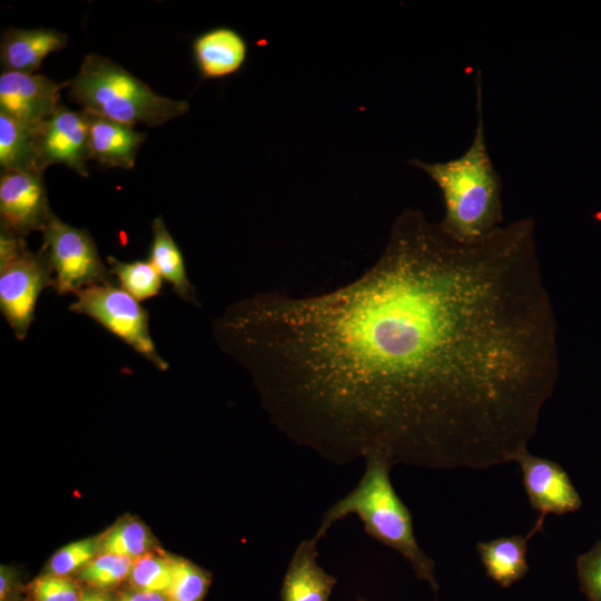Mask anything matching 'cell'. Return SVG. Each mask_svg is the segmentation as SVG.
<instances>
[{
	"label": "cell",
	"instance_id": "cell-27",
	"mask_svg": "<svg viewBox=\"0 0 601 601\" xmlns=\"http://www.w3.org/2000/svg\"><path fill=\"white\" fill-rule=\"evenodd\" d=\"M12 591H13V574L9 568L1 565L0 601H9Z\"/></svg>",
	"mask_w": 601,
	"mask_h": 601
},
{
	"label": "cell",
	"instance_id": "cell-8",
	"mask_svg": "<svg viewBox=\"0 0 601 601\" xmlns=\"http://www.w3.org/2000/svg\"><path fill=\"white\" fill-rule=\"evenodd\" d=\"M51 213L41 173L1 171V229L26 238L42 231Z\"/></svg>",
	"mask_w": 601,
	"mask_h": 601
},
{
	"label": "cell",
	"instance_id": "cell-30",
	"mask_svg": "<svg viewBox=\"0 0 601 601\" xmlns=\"http://www.w3.org/2000/svg\"><path fill=\"white\" fill-rule=\"evenodd\" d=\"M358 601H367V600H365V599H363V598H358Z\"/></svg>",
	"mask_w": 601,
	"mask_h": 601
},
{
	"label": "cell",
	"instance_id": "cell-10",
	"mask_svg": "<svg viewBox=\"0 0 601 601\" xmlns=\"http://www.w3.org/2000/svg\"><path fill=\"white\" fill-rule=\"evenodd\" d=\"M515 463L520 465L529 502L540 513V520L544 521L548 514L561 515L580 509L581 497L558 463L532 455L529 450L522 452Z\"/></svg>",
	"mask_w": 601,
	"mask_h": 601
},
{
	"label": "cell",
	"instance_id": "cell-3",
	"mask_svg": "<svg viewBox=\"0 0 601 601\" xmlns=\"http://www.w3.org/2000/svg\"><path fill=\"white\" fill-rule=\"evenodd\" d=\"M365 471L357 485L325 511L315 538L321 540L339 520L356 515L368 535L400 553L418 580L440 589L435 562L421 549L413 528L412 513L397 495L392 481L394 466L386 457L372 454L365 459Z\"/></svg>",
	"mask_w": 601,
	"mask_h": 601
},
{
	"label": "cell",
	"instance_id": "cell-21",
	"mask_svg": "<svg viewBox=\"0 0 601 601\" xmlns=\"http://www.w3.org/2000/svg\"><path fill=\"white\" fill-rule=\"evenodd\" d=\"M174 558L148 552L134 560L129 574L137 590L167 593L173 579Z\"/></svg>",
	"mask_w": 601,
	"mask_h": 601
},
{
	"label": "cell",
	"instance_id": "cell-11",
	"mask_svg": "<svg viewBox=\"0 0 601 601\" xmlns=\"http://www.w3.org/2000/svg\"><path fill=\"white\" fill-rule=\"evenodd\" d=\"M62 87L42 75L1 72L0 112L38 127L59 107Z\"/></svg>",
	"mask_w": 601,
	"mask_h": 601
},
{
	"label": "cell",
	"instance_id": "cell-4",
	"mask_svg": "<svg viewBox=\"0 0 601 601\" xmlns=\"http://www.w3.org/2000/svg\"><path fill=\"white\" fill-rule=\"evenodd\" d=\"M68 85L70 98L82 110L132 126H160L189 110L187 101L155 92L120 65L97 53L83 58Z\"/></svg>",
	"mask_w": 601,
	"mask_h": 601
},
{
	"label": "cell",
	"instance_id": "cell-20",
	"mask_svg": "<svg viewBox=\"0 0 601 601\" xmlns=\"http://www.w3.org/2000/svg\"><path fill=\"white\" fill-rule=\"evenodd\" d=\"M111 275H115L120 287L138 302L156 296L161 287V276L149 260L120 262L108 257Z\"/></svg>",
	"mask_w": 601,
	"mask_h": 601
},
{
	"label": "cell",
	"instance_id": "cell-16",
	"mask_svg": "<svg viewBox=\"0 0 601 601\" xmlns=\"http://www.w3.org/2000/svg\"><path fill=\"white\" fill-rule=\"evenodd\" d=\"M543 523L538 520L534 528L525 535L515 534L476 544V551L486 574L494 582L503 588H510L528 573V542L542 530Z\"/></svg>",
	"mask_w": 601,
	"mask_h": 601
},
{
	"label": "cell",
	"instance_id": "cell-17",
	"mask_svg": "<svg viewBox=\"0 0 601 601\" xmlns=\"http://www.w3.org/2000/svg\"><path fill=\"white\" fill-rule=\"evenodd\" d=\"M38 127L28 126L0 112L1 171L43 174L36 141Z\"/></svg>",
	"mask_w": 601,
	"mask_h": 601
},
{
	"label": "cell",
	"instance_id": "cell-28",
	"mask_svg": "<svg viewBox=\"0 0 601 601\" xmlns=\"http://www.w3.org/2000/svg\"><path fill=\"white\" fill-rule=\"evenodd\" d=\"M120 601H168V599L165 593L137 590L126 594Z\"/></svg>",
	"mask_w": 601,
	"mask_h": 601
},
{
	"label": "cell",
	"instance_id": "cell-1",
	"mask_svg": "<svg viewBox=\"0 0 601 601\" xmlns=\"http://www.w3.org/2000/svg\"><path fill=\"white\" fill-rule=\"evenodd\" d=\"M559 366L532 218L463 243L405 209L363 275L278 295L262 337L278 420L341 465L372 454L431 470L515 462Z\"/></svg>",
	"mask_w": 601,
	"mask_h": 601
},
{
	"label": "cell",
	"instance_id": "cell-22",
	"mask_svg": "<svg viewBox=\"0 0 601 601\" xmlns=\"http://www.w3.org/2000/svg\"><path fill=\"white\" fill-rule=\"evenodd\" d=\"M211 582L208 571L186 559L174 558L168 601H203Z\"/></svg>",
	"mask_w": 601,
	"mask_h": 601
},
{
	"label": "cell",
	"instance_id": "cell-6",
	"mask_svg": "<svg viewBox=\"0 0 601 601\" xmlns=\"http://www.w3.org/2000/svg\"><path fill=\"white\" fill-rule=\"evenodd\" d=\"M73 295L76 300L70 304L71 311L96 319L156 367L167 370V362L158 355L150 337L148 313L130 294L115 283H102L87 286Z\"/></svg>",
	"mask_w": 601,
	"mask_h": 601
},
{
	"label": "cell",
	"instance_id": "cell-18",
	"mask_svg": "<svg viewBox=\"0 0 601 601\" xmlns=\"http://www.w3.org/2000/svg\"><path fill=\"white\" fill-rule=\"evenodd\" d=\"M148 260L180 298L199 306L195 289L186 274L183 255L160 216L152 221V242Z\"/></svg>",
	"mask_w": 601,
	"mask_h": 601
},
{
	"label": "cell",
	"instance_id": "cell-5",
	"mask_svg": "<svg viewBox=\"0 0 601 601\" xmlns=\"http://www.w3.org/2000/svg\"><path fill=\"white\" fill-rule=\"evenodd\" d=\"M53 285V273L42 249L32 253L24 238L0 230V309L22 341L35 316L42 289Z\"/></svg>",
	"mask_w": 601,
	"mask_h": 601
},
{
	"label": "cell",
	"instance_id": "cell-19",
	"mask_svg": "<svg viewBox=\"0 0 601 601\" xmlns=\"http://www.w3.org/2000/svg\"><path fill=\"white\" fill-rule=\"evenodd\" d=\"M154 539L138 519L124 518L98 538L99 554H117L132 560L150 552Z\"/></svg>",
	"mask_w": 601,
	"mask_h": 601
},
{
	"label": "cell",
	"instance_id": "cell-2",
	"mask_svg": "<svg viewBox=\"0 0 601 601\" xmlns=\"http://www.w3.org/2000/svg\"><path fill=\"white\" fill-rule=\"evenodd\" d=\"M476 126L469 148L447 161L410 164L423 170L439 187L444 216L442 230L457 242L480 240L502 226V180L490 157L483 117L481 71L475 76Z\"/></svg>",
	"mask_w": 601,
	"mask_h": 601
},
{
	"label": "cell",
	"instance_id": "cell-15",
	"mask_svg": "<svg viewBox=\"0 0 601 601\" xmlns=\"http://www.w3.org/2000/svg\"><path fill=\"white\" fill-rule=\"evenodd\" d=\"M193 51L200 75L208 79H220L243 68L248 45L238 31L217 27L199 35L194 40Z\"/></svg>",
	"mask_w": 601,
	"mask_h": 601
},
{
	"label": "cell",
	"instance_id": "cell-13",
	"mask_svg": "<svg viewBox=\"0 0 601 601\" xmlns=\"http://www.w3.org/2000/svg\"><path fill=\"white\" fill-rule=\"evenodd\" d=\"M315 536L299 542L280 585V601H329L336 578L318 564Z\"/></svg>",
	"mask_w": 601,
	"mask_h": 601
},
{
	"label": "cell",
	"instance_id": "cell-14",
	"mask_svg": "<svg viewBox=\"0 0 601 601\" xmlns=\"http://www.w3.org/2000/svg\"><path fill=\"white\" fill-rule=\"evenodd\" d=\"M67 43V36L55 29L9 28L1 39L2 72L33 73L47 56Z\"/></svg>",
	"mask_w": 601,
	"mask_h": 601
},
{
	"label": "cell",
	"instance_id": "cell-26",
	"mask_svg": "<svg viewBox=\"0 0 601 601\" xmlns=\"http://www.w3.org/2000/svg\"><path fill=\"white\" fill-rule=\"evenodd\" d=\"M577 571L589 601H601V542L578 558Z\"/></svg>",
	"mask_w": 601,
	"mask_h": 601
},
{
	"label": "cell",
	"instance_id": "cell-24",
	"mask_svg": "<svg viewBox=\"0 0 601 601\" xmlns=\"http://www.w3.org/2000/svg\"><path fill=\"white\" fill-rule=\"evenodd\" d=\"M99 554L98 538L72 542L58 550L50 559L48 574L67 577L83 569Z\"/></svg>",
	"mask_w": 601,
	"mask_h": 601
},
{
	"label": "cell",
	"instance_id": "cell-25",
	"mask_svg": "<svg viewBox=\"0 0 601 601\" xmlns=\"http://www.w3.org/2000/svg\"><path fill=\"white\" fill-rule=\"evenodd\" d=\"M29 589L32 601H80L83 593L72 580L52 574L38 577Z\"/></svg>",
	"mask_w": 601,
	"mask_h": 601
},
{
	"label": "cell",
	"instance_id": "cell-29",
	"mask_svg": "<svg viewBox=\"0 0 601 601\" xmlns=\"http://www.w3.org/2000/svg\"><path fill=\"white\" fill-rule=\"evenodd\" d=\"M80 601H112L110 595L101 590H91L82 593Z\"/></svg>",
	"mask_w": 601,
	"mask_h": 601
},
{
	"label": "cell",
	"instance_id": "cell-9",
	"mask_svg": "<svg viewBox=\"0 0 601 601\" xmlns=\"http://www.w3.org/2000/svg\"><path fill=\"white\" fill-rule=\"evenodd\" d=\"M39 162L45 170L50 165H63L76 174L88 176V126L83 110L63 105L37 129Z\"/></svg>",
	"mask_w": 601,
	"mask_h": 601
},
{
	"label": "cell",
	"instance_id": "cell-12",
	"mask_svg": "<svg viewBox=\"0 0 601 601\" xmlns=\"http://www.w3.org/2000/svg\"><path fill=\"white\" fill-rule=\"evenodd\" d=\"M88 126L90 159L102 166L130 169L146 134L135 126L83 110Z\"/></svg>",
	"mask_w": 601,
	"mask_h": 601
},
{
	"label": "cell",
	"instance_id": "cell-23",
	"mask_svg": "<svg viewBox=\"0 0 601 601\" xmlns=\"http://www.w3.org/2000/svg\"><path fill=\"white\" fill-rule=\"evenodd\" d=\"M134 560L117 554H98L83 569L79 578L96 590H106L129 577Z\"/></svg>",
	"mask_w": 601,
	"mask_h": 601
},
{
	"label": "cell",
	"instance_id": "cell-7",
	"mask_svg": "<svg viewBox=\"0 0 601 601\" xmlns=\"http://www.w3.org/2000/svg\"><path fill=\"white\" fill-rule=\"evenodd\" d=\"M42 235L41 249L52 269V287L58 294H73L93 284L112 283L111 273L88 230L70 226L51 213Z\"/></svg>",
	"mask_w": 601,
	"mask_h": 601
}]
</instances>
